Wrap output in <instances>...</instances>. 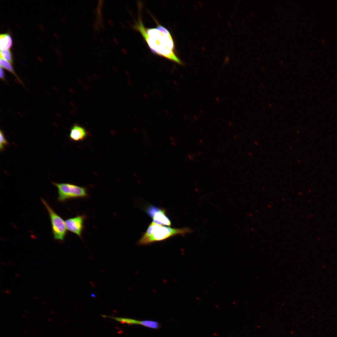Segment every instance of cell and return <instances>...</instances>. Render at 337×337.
<instances>
[{
    "label": "cell",
    "mask_w": 337,
    "mask_h": 337,
    "mask_svg": "<svg viewBox=\"0 0 337 337\" xmlns=\"http://www.w3.org/2000/svg\"><path fill=\"white\" fill-rule=\"evenodd\" d=\"M12 45V38L7 33L2 34L0 36V47L1 50H9Z\"/></svg>",
    "instance_id": "obj_8"
},
{
    "label": "cell",
    "mask_w": 337,
    "mask_h": 337,
    "mask_svg": "<svg viewBox=\"0 0 337 337\" xmlns=\"http://www.w3.org/2000/svg\"><path fill=\"white\" fill-rule=\"evenodd\" d=\"M144 326L157 329L159 328V325L157 322L151 320H144L141 321L140 324Z\"/></svg>",
    "instance_id": "obj_12"
},
{
    "label": "cell",
    "mask_w": 337,
    "mask_h": 337,
    "mask_svg": "<svg viewBox=\"0 0 337 337\" xmlns=\"http://www.w3.org/2000/svg\"><path fill=\"white\" fill-rule=\"evenodd\" d=\"M141 6L139 5L137 20L135 21L133 28L142 35L153 52L183 65V63L175 53L174 43L169 32L154 19L157 24L156 28L145 27L141 16Z\"/></svg>",
    "instance_id": "obj_1"
},
{
    "label": "cell",
    "mask_w": 337,
    "mask_h": 337,
    "mask_svg": "<svg viewBox=\"0 0 337 337\" xmlns=\"http://www.w3.org/2000/svg\"><path fill=\"white\" fill-rule=\"evenodd\" d=\"M48 320L49 321H52V319H48Z\"/></svg>",
    "instance_id": "obj_23"
},
{
    "label": "cell",
    "mask_w": 337,
    "mask_h": 337,
    "mask_svg": "<svg viewBox=\"0 0 337 337\" xmlns=\"http://www.w3.org/2000/svg\"><path fill=\"white\" fill-rule=\"evenodd\" d=\"M0 150L1 152L3 151L5 149V148L9 145L8 142L6 139L3 132L1 130L0 132Z\"/></svg>",
    "instance_id": "obj_13"
},
{
    "label": "cell",
    "mask_w": 337,
    "mask_h": 337,
    "mask_svg": "<svg viewBox=\"0 0 337 337\" xmlns=\"http://www.w3.org/2000/svg\"><path fill=\"white\" fill-rule=\"evenodd\" d=\"M234 138L236 140H237V137L236 136H234Z\"/></svg>",
    "instance_id": "obj_22"
},
{
    "label": "cell",
    "mask_w": 337,
    "mask_h": 337,
    "mask_svg": "<svg viewBox=\"0 0 337 337\" xmlns=\"http://www.w3.org/2000/svg\"><path fill=\"white\" fill-rule=\"evenodd\" d=\"M170 139L172 141H174V138L173 137H170Z\"/></svg>",
    "instance_id": "obj_20"
},
{
    "label": "cell",
    "mask_w": 337,
    "mask_h": 337,
    "mask_svg": "<svg viewBox=\"0 0 337 337\" xmlns=\"http://www.w3.org/2000/svg\"><path fill=\"white\" fill-rule=\"evenodd\" d=\"M146 212L152 218V222L164 226L171 225V222L166 214L164 209L151 205L147 208Z\"/></svg>",
    "instance_id": "obj_5"
},
{
    "label": "cell",
    "mask_w": 337,
    "mask_h": 337,
    "mask_svg": "<svg viewBox=\"0 0 337 337\" xmlns=\"http://www.w3.org/2000/svg\"><path fill=\"white\" fill-rule=\"evenodd\" d=\"M88 134V133L85 128L78 124H75L71 128L69 137L73 141H79L85 139Z\"/></svg>",
    "instance_id": "obj_7"
},
{
    "label": "cell",
    "mask_w": 337,
    "mask_h": 337,
    "mask_svg": "<svg viewBox=\"0 0 337 337\" xmlns=\"http://www.w3.org/2000/svg\"><path fill=\"white\" fill-rule=\"evenodd\" d=\"M103 3L102 0H99L97 6V10L98 14H101V9Z\"/></svg>",
    "instance_id": "obj_14"
},
{
    "label": "cell",
    "mask_w": 337,
    "mask_h": 337,
    "mask_svg": "<svg viewBox=\"0 0 337 337\" xmlns=\"http://www.w3.org/2000/svg\"><path fill=\"white\" fill-rule=\"evenodd\" d=\"M51 183L57 188L58 200L64 202L67 200L77 198H87L88 194L87 189L84 187L69 183Z\"/></svg>",
    "instance_id": "obj_3"
},
{
    "label": "cell",
    "mask_w": 337,
    "mask_h": 337,
    "mask_svg": "<svg viewBox=\"0 0 337 337\" xmlns=\"http://www.w3.org/2000/svg\"><path fill=\"white\" fill-rule=\"evenodd\" d=\"M193 230L189 227L174 228L159 225L152 222L149 226L138 244L146 245L166 239L173 236H184L187 233L191 232Z\"/></svg>",
    "instance_id": "obj_2"
},
{
    "label": "cell",
    "mask_w": 337,
    "mask_h": 337,
    "mask_svg": "<svg viewBox=\"0 0 337 337\" xmlns=\"http://www.w3.org/2000/svg\"><path fill=\"white\" fill-rule=\"evenodd\" d=\"M0 78L1 79L5 81V74L4 71L3 70L2 68L0 66Z\"/></svg>",
    "instance_id": "obj_15"
},
{
    "label": "cell",
    "mask_w": 337,
    "mask_h": 337,
    "mask_svg": "<svg viewBox=\"0 0 337 337\" xmlns=\"http://www.w3.org/2000/svg\"><path fill=\"white\" fill-rule=\"evenodd\" d=\"M114 41L115 42V43H118V40H117V39H116L115 38H114Z\"/></svg>",
    "instance_id": "obj_19"
},
{
    "label": "cell",
    "mask_w": 337,
    "mask_h": 337,
    "mask_svg": "<svg viewBox=\"0 0 337 337\" xmlns=\"http://www.w3.org/2000/svg\"><path fill=\"white\" fill-rule=\"evenodd\" d=\"M172 144L174 146H177V144H176V142H173V141L172 142Z\"/></svg>",
    "instance_id": "obj_18"
},
{
    "label": "cell",
    "mask_w": 337,
    "mask_h": 337,
    "mask_svg": "<svg viewBox=\"0 0 337 337\" xmlns=\"http://www.w3.org/2000/svg\"><path fill=\"white\" fill-rule=\"evenodd\" d=\"M86 218V216L83 214L66 219L65 223L67 229L81 238Z\"/></svg>",
    "instance_id": "obj_6"
},
{
    "label": "cell",
    "mask_w": 337,
    "mask_h": 337,
    "mask_svg": "<svg viewBox=\"0 0 337 337\" xmlns=\"http://www.w3.org/2000/svg\"><path fill=\"white\" fill-rule=\"evenodd\" d=\"M200 143H201V144H202V143H203V140H200Z\"/></svg>",
    "instance_id": "obj_21"
},
{
    "label": "cell",
    "mask_w": 337,
    "mask_h": 337,
    "mask_svg": "<svg viewBox=\"0 0 337 337\" xmlns=\"http://www.w3.org/2000/svg\"><path fill=\"white\" fill-rule=\"evenodd\" d=\"M0 57L11 63H13L12 54L9 50H1Z\"/></svg>",
    "instance_id": "obj_11"
},
{
    "label": "cell",
    "mask_w": 337,
    "mask_h": 337,
    "mask_svg": "<svg viewBox=\"0 0 337 337\" xmlns=\"http://www.w3.org/2000/svg\"><path fill=\"white\" fill-rule=\"evenodd\" d=\"M0 64L1 67L5 69L12 73L16 77L18 81L21 83L22 84L21 80L14 71L12 65L9 62L0 57Z\"/></svg>",
    "instance_id": "obj_10"
},
{
    "label": "cell",
    "mask_w": 337,
    "mask_h": 337,
    "mask_svg": "<svg viewBox=\"0 0 337 337\" xmlns=\"http://www.w3.org/2000/svg\"><path fill=\"white\" fill-rule=\"evenodd\" d=\"M109 22L110 25H113V22L112 21L110 20H109Z\"/></svg>",
    "instance_id": "obj_17"
},
{
    "label": "cell",
    "mask_w": 337,
    "mask_h": 337,
    "mask_svg": "<svg viewBox=\"0 0 337 337\" xmlns=\"http://www.w3.org/2000/svg\"><path fill=\"white\" fill-rule=\"evenodd\" d=\"M103 317H108L113 319L123 324H127L129 325H140V321L137 320H135L119 317H115L113 316H107L105 315H102Z\"/></svg>",
    "instance_id": "obj_9"
},
{
    "label": "cell",
    "mask_w": 337,
    "mask_h": 337,
    "mask_svg": "<svg viewBox=\"0 0 337 337\" xmlns=\"http://www.w3.org/2000/svg\"><path fill=\"white\" fill-rule=\"evenodd\" d=\"M188 158H189V159H190V160H193V157H192V155H191V154H188Z\"/></svg>",
    "instance_id": "obj_16"
},
{
    "label": "cell",
    "mask_w": 337,
    "mask_h": 337,
    "mask_svg": "<svg viewBox=\"0 0 337 337\" xmlns=\"http://www.w3.org/2000/svg\"><path fill=\"white\" fill-rule=\"evenodd\" d=\"M40 199L48 212L53 238L55 240L63 241L66 233L65 221L54 211L45 200L43 198Z\"/></svg>",
    "instance_id": "obj_4"
}]
</instances>
